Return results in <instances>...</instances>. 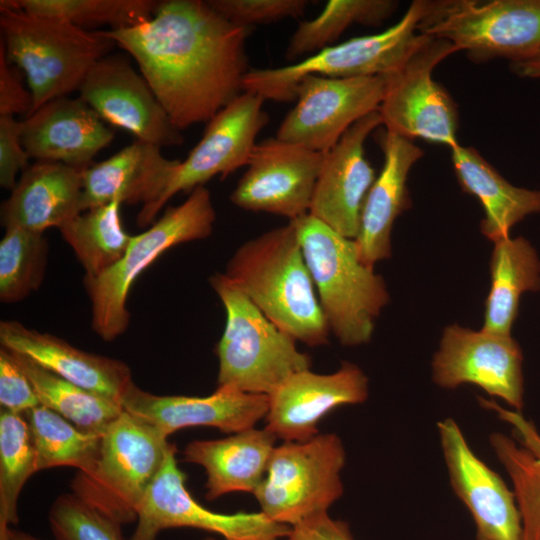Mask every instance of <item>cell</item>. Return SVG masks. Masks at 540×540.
<instances>
[{
    "instance_id": "cell-1",
    "label": "cell",
    "mask_w": 540,
    "mask_h": 540,
    "mask_svg": "<svg viewBox=\"0 0 540 540\" xmlns=\"http://www.w3.org/2000/svg\"><path fill=\"white\" fill-rule=\"evenodd\" d=\"M101 31L133 57L180 131L210 121L243 92L251 28L231 23L208 1H159L151 18Z\"/></svg>"
},
{
    "instance_id": "cell-2",
    "label": "cell",
    "mask_w": 540,
    "mask_h": 540,
    "mask_svg": "<svg viewBox=\"0 0 540 540\" xmlns=\"http://www.w3.org/2000/svg\"><path fill=\"white\" fill-rule=\"evenodd\" d=\"M225 274L296 341L308 346L328 343L331 331L292 221L242 244Z\"/></svg>"
},
{
    "instance_id": "cell-3",
    "label": "cell",
    "mask_w": 540,
    "mask_h": 540,
    "mask_svg": "<svg viewBox=\"0 0 540 540\" xmlns=\"http://www.w3.org/2000/svg\"><path fill=\"white\" fill-rule=\"evenodd\" d=\"M291 221L330 331L345 346L369 342L389 302L384 279L362 262L355 240L309 213Z\"/></svg>"
},
{
    "instance_id": "cell-4",
    "label": "cell",
    "mask_w": 540,
    "mask_h": 540,
    "mask_svg": "<svg viewBox=\"0 0 540 540\" xmlns=\"http://www.w3.org/2000/svg\"><path fill=\"white\" fill-rule=\"evenodd\" d=\"M1 42L8 62L21 69L32 96V112L79 90L91 68L115 46L101 30L31 14L0 4Z\"/></svg>"
},
{
    "instance_id": "cell-5",
    "label": "cell",
    "mask_w": 540,
    "mask_h": 540,
    "mask_svg": "<svg viewBox=\"0 0 540 540\" xmlns=\"http://www.w3.org/2000/svg\"><path fill=\"white\" fill-rule=\"evenodd\" d=\"M209 282L226 312L216 346L218 386L269 396L291 375L310 369V356L300 352L296 340L269 320L230 277L215 273Z\"/></svg>"
},
{
    "instance_id": "cell-6",
    "label": "cell",
    "mask_w": 540,
    "mask_h": 540,
    "mask_svg": "<svg viewBox=\"0 0 540 540\" xmlns=\"http://www.w3.org/2000/svg\"><path fill=\"white\" fill-rule=\"evenodd\" d=\"M215 220L209 190L196 187L184 202L168 207L152 226L132 236L124 256L114 266L95 278H84L94 332L104 341L122 335L130 320L127 297L137 277L168 249L209 237Z\"/></svg>"
},
{
    "instance_id": "cell-7",
    "label": "cell",
    "mask_w": 540,
    "mask_h": 540,
    "mask_svg": "<svg viewBox=\"0 0 540 540\" xmlns=\"http://www.w3.org/2000/svg\"><path fill=\"white\" fill-rule=\"evenodd\" d=\"M172 446L156 427L123 411L102 434L96 461L71 481L72 492L121 525L136 521Z\"/></svg>"
},
{
    "instance_id": "cell-8",
    "label": "cell",
    "mask_w": 540,
    "mask_h": 540,
    "mask_svg": "<svg viewBox=\"0 0 540 540\" xmlns=\"http://www.w3.org/2000/svg\"><path fill=\"white\" fill-rule=\"evenodd\" d=\"M429 6L430 0H415L386 30L332 44L290 65L250 68L243 79V91L265 100L290 102L295 100L298 82L308 75L352 78L391 74L424 39L418 26Z\"/></svg>"
},
{
    "instance_id": "cell-9",
    "label": "cell",
    "mask_w": 540,
    "mask_h": 540,
    "mask_svg": "<svg viewBox=\"0 0 540 540\" xmlns=\"http://www.w3.org/2000/svg\"><path fill=\"white\" fill-rule=\"evenodd\" d=\"M418 32L444 39L472 62H519L540 51V0H430Z\"/></svg>"
},
{
    "instance_id": "cell-10",
    "label": "cell",
    "mask_w": 540,
    "mask_h": 540,
    "mask_svg": "<svg viewBox=\"0 0 540 540\" xmlns=\"http://www.w3.org/2000/svg\"><path fill=\"white\" fill-rule=\"evenodd\" d=\"M345 460L343 443L333 433L276 446L254 493L261 512L290 527L327 512L343 494Z\"/></svg>"
},
{
    "instance_id": "cell-11",
    "label": "cell",
    "mask_w": 540,
    "mask_h": 540,
    "mask_svg": "<svg viewBox=\"0 0 540 540\" xmlns=\"http://www.w3.org/2000/svg\"><path fill=\"white\" fill-rule=\"evenodd\" d=\"M459 49L444 39L425 35L407 60L387 75L378 109L385 130L449 149L459 145L458 106L449 92L433 78L435 68Z\"/></svg>"
},
{
    "instance_id": "cell-12",
    "label": "cell",
    "mask_w": 540,
    "mask_h": 540,
    "mask_svg": "<svg viewBox=\"0 0 540 540\" xmlns=\"http://www.w3.org/2000/svg\"><path fill=\"white\" fill-rule=\"evenodd\" d=\"M386 83L387 75L305 76L297 84L295 105L275 137L327 153L354 123L378 111Z\"/></svg>"
},
{
    "instance_id": "cell-13",
    "label": "cell",
    "mask_w": 540,
    "mask_h": 540,
    "mask_svg": "<svg viewBox=\"0 0 540 540\" xmlns=\"http://www.w3.org/2000/svg\"><path fill=\"white\" fill-rule=\"evenodd\" d=\"M173 444L137 509L130 540H156L170 528H195L220 534L226 540H284L291 527L274 522L263 512L223 514L202 506L186 489Z\"/></svg>"
},
{
    "instance_id": "cell-14",
    "label": "cell",
    "mask_w": 540,
    "mask_h": 540,
    "mask_svg": "<svg viewBox=\"0 0 540 540\" xmlns=\"http://www.w3.org/2000/svg\"><path fill=\"white\" fill-rule=\"evenodd\" d=\"M264 101L256 93L243 91L208 121L202 138L180 161L161 198L145 215L137 217L138 226L153 223L177 193H190L217 175L225 178L247 166L256 138L269 121Z\"/></svg>"
},
{
    "instance_id": "cell-15",
    "label": "cell",
    "mask_w": 540,
    "mask_h": 540,
    "mask_svg": "<svg viewBox=\"0 0 540 540\" xmlns=\"http://www.w3.org/2000/svg\"><path fill=\"white\" fill-rule=\"evenodd\" d=\"M523 354L512 335L474 331L458 324L445 327L432 360V379L454 389L473 384L513 410L524 404Z\"/></svg>"
},
{
    "instance_id": "cell-16",
    "label": "cell",
    "mask_w": 540,
    "mask_h": 540,
    "mask_svg": "<svg viewBox=\"0 0 540 540\" xmlns=\"http://www.w3.org/2000/svg\"><path fill=\"white\" fill-rule=\"evenodd\" d=\"M325 153L277 137L257 142L230 194L237 207L295 220L309 213Z\"/></svg>"
},
{
    "instance_id": "cell-17",
    "label": "cell",
    "mask_w": 540,
    "mask_h": 540,
    "mask_svg": "<svg viewBox=\"0 0 540 540\" xmlns=\"http://www.w3.org/2000/svg\"><path fill=\"white\" fill-rule=\"evenodd\" d=\"M79 97L105 122L159 147L180 145L184 138L144 77L123 55H107L89 71Z\"/></svg>"
},
{
    "instance_id": "cell-18",
    "label": "cell",
    "mask_w": 540,
    "mask_h": 540,
    "mask_svg": "<svg viewBox=\"0 0 540 540\" xmlns=\"http://www.w3.org/2000/svg\"><path fill=\"white\" fill-rule=\"evenodd\" d=\"M451 486L470 512L479 540H522L513 491L468 445L452 418L437 424Z\"/></svg>"
},
{
    "instance_id": "cell-19",
    "label": "cell",
    "mask_w": 540,
    "mask_h": 540,
    "mask_svg": "<svg viewBox=\"0 0 540 540\" xmlns=\"http://www.w3.org/2000/svg\"><path fill=\"white\" fill-rule=\"evenodd\" d=\"M380 125L378 111L354 123L325 153L315 185L309 214L349 239L358 235L362 207L377 177L364 145Z\"/></svg>"
},
{
    "instance_id": "cell-20",
    "label": "cell",
    "mask_w": 540,
    "mask_h": 540,
    "mask_svg": "<svg viewBox=\"0 0 540 540\" xmlns=\"http://www.w3.org/2000/svg\"><path fill=\"white\" fill-rule=\"evenodd\" d=\"M369 381L360 367L343 362L330 374L306 369L287 378L269 398L266 426L284 442H302L319 434L320 420L342 405L366 401Z\"/></svg>"
},
{
    "instance_id": "cell-21",
    "label": "cell",
    "mask_w": 540,
    "mask_h": 540,
    "mask_svg": "<svg viewBox=\"0 0 540 540\" xmlns=\"http://www.w3.org/2000/svg\"><path fill=\"white\" fill-rule=\"evenodd\" d=\"M121 405L124 411L156 427L167 437L192 426L215 427L235 434L254 428L266 417L269 398L229 386H218L214 393L205 397L161 396L134 384Z\"/></svg>"
},
{
    "instance_id": "cell-22",
    "label": "cell",
    "mask_w": 540,
    "mask_h": 540,
    "mask_svg": "<svg viewBox=\"0 0 540 540\" xmlns=\"http://www.w3.org/2000/svg\"><path fill=\"white\" fill-rule=\"evenodd\" d=\"M114 138L113 131L80 97L53 99L22 121V143L30 158L80 170Z\"/></svg>"
},
{
    "instance_id": "cell-23",
    "label": "cell",
    "mask_w": 540,
    "mask_h": 540,
    "mask_svg": "<svg viewBox=\"0 0 540 540\" xmlns=\"http://www.w3.org/2000/svg\"><path fill=\"white\" fill-rule=\"evenodd\" d=\"M0 343L59 377L120 404L134 385L131 370L124 362L80 350L15 320L0 322Z\"/></svg>"
},
{
    "instance_id": "cell-24",
    "label": "cell",
    "mask_w": 540,
    "mask_h": 540,
    "mask_svg": "<svg viewBox=\"0 0 540 540\" xmlns=\"http://www.w3.org/2000/svg\"><path fill=\"white\" fill-rule=\"evenodd\" d=\"M179 163L165 158L161 147L135 140L83 170L84 211L119 201L141 203L137 217L145 215L163 195Z\"/></svg>"
},
{
    "instance_id": "cell-25",
    "label": "cell",
    "mask_w": 540,
    "mask_h": 540,
    "mask_svg": "<svg viewBox=\"0 0 540 540\" xmlns=\"http://www.w3.org/2000/svg\"><path fill=\"white\" fill-rule=\"evenodd\" d=\"M378 143L383 166L365 198L355 238L360 259L372 267L391 256L393 224L411 207L408 175L424 155L412 140L386 130L379 135Z\"/></svg>"
},
{
    "instance_id": "cell-26",
    "label": "cell",
    "mask_w": 540,
    "mask_h": 540,
    "mask_svg": "<svg viewBox=\"0 0 540 540\" xmlns=\"http://www.w3.org/2000/svg\"><path fill=\"white\" fill-rule=\"evenodd\" d=\"M82 172L54 162L28 166L1 205L2 226L39 233L62 227L84 212Z\"/></svg>"
},
{
    "instance_id": "cell-27",
    "label": "cell",
    "mask_w": 540,
    "mask_h": 540,
    "mask_svg": "<svg viewBox=\"0 0 540 540\" xmlns=\"http://www.w3.org/2000/svg\"><path fill=\"white\" fill-rule=\"evenodd\" d=\"M277 437L267 428H250L224 439L195 440L184 460L202 466L207 474L206 498L227 493H255L263 481Z\"/></svg>"
},
{
    "instance_id": "cell-28",
    "label": "cell",
    "mask_w": 540,
    "mask_h": 540,
    "mask_svg": "<svg viewBox=\"0 0 540 540\" xmlns=\"http://www.w3.org/2000/svg\"><path fill=\"white\" fill-rule=\"evenodd\" d=\"M450 151L459 185L483 207L480 230L486 238H507L513 226L540 213V190L511 184L474 147L459 144Z\"/></svg>"
},
{
    "instance_id": "cell-29",
    "label": "cell",
    "mask_w": 540,
    "mask_h": 540,
    "mask_svg": "<svg viewBox=\"0 0 540 540\" xmlns=\"http://www.w3.org/2000/svg\"><path fill=\"white\" fill-rule=\"evenodd\" d=\"M478 402L512 427V436L494 432L489 442L512 481L522 540H540V433L520 411L482 397Z\"/></svg>"
},
{
    "instance_id": "cell-30",
    "label": "cell",
    "mask_w": 540,
    "mask_h": 540,
    "mask_svg": "<svg viewBox=\"0 0 540 540\" xmlns=\"http://www.w3.org/2000/svg\"><path fill=\"white\" fill-rule=\"evenodd\" d=\"M491 286L485 302L482 330L511 335L521 296L540 290V258L522 236L494 242L490 260Z\"/></svg>"
},
{
    "instance_id": "cell-31",
    "label": "cell",
    "mask_w": 540,
    "mask_h": 540,
    "mask_svg": "<svg viewBox=\"0 0 540 540\" xmlns=\"http://www.w3.org/2000/svg\"><path fill=\"white\" fill-rule=\"evenodd\" d=\"M11 353L29 378L41 405L79 429L102 435L124 411L120 403L73 384L26 356Z\"/></svg>"
},
{
    "instance_id": "cell-32",
    "label": "cell",
    "mask_w": 540,
    "mask_h": 540,
    "mask_svg": "<svg viewBox=\"0 0 540 540\" xmlns=\"http://www.w3.org/2000/svg\"><path fill=\"white\" fill-rule=\"evenodd\" d=\"M121 203L86 210L59 228L85 269L84 278H95L114 266L132 238L122 226Z\"/></svg>"
},
{
    "instance_id": "cell-33",
    "label": "cell",
    "mask_w": 540,
    "mask_h": 540,
    "mask_svg": "<svg viewBox=\"0 0 540 540\" xmlns=\"http://www.w3.org/2000/svg\"><path fill=\"white\" fill-rule=\"evenodd\" d=\"M23 416L36 454L37 472L59 466L85 471L96 461L102 435L85 432L42 405Z\"/></svg>"
},
{
    "instance_id": "cell-34",
    "label": "cell",
    "mask_w": 540,
    "mask_h": 540,
    "mask_svg": "<svg viewBox=\"0 0 540 540\" xmlns=\"http://www.w3.org/2000/svg\"><path fill=\"white\" fill-rule=\"evenodd\" d=\"M397 7L398 2L392 0H329L317 17L299 21L289 40L286 59L293 61L332 45L354 24L379 26Z\"/></svg>"
},
{
    "instance_id": "cell-35",
    "label": "cell",
    "mask_w": 540,
    "mask_h": 540,
    "mask_svg": "<svg viewBox=\"0 0 540 540\" xmlns=\"http://www.w3.org/2000/svg\"><path fill=\"white\" fill-rule=\"evenodd\" d=\"M37 472L36 454L23 414L0 411V540L18 523L17 503L28 478Z\"/></svg>"
},
{
    "instance_id": "cell-36",
    "label": "cell",
    "mask_w": 540,
    "mask_h": 540,
    "mask_svg": "<svg viewBox=\"0 0 540 540\" xmlns=\"http://www.w3.org/2000/svg\"><path fill=\"white\" fill-rule=\"evenodd\" d=\"M153 0H1L0 4L25 12L55 17L86 29L108 25L111 29L134 26L154 14Z\"/></svg>"
},
{
    "instance_id": "cell-37",
    "label": "cell",
    "mask_w": 540,
    "mask_h": 540,
    "mask_svg": "<svg viewBox=\"0 0 540 540\" xmlns=\"http://www.w3.org/2000/svg\"><path fill=\"white\" fill-rule=\"evenodd\" d=\"M48 243L43 233L7 227L0 242V300L22 301L37 290L45 275Z\"/></svg>"
},
{
    "instance_id": "cell-38",
    "label": "cell",
    "mask_w": 540,
    "mask_h": 540,
    "mask_svg": "<svg viewBox=\"0 0 540 540\" xmlns=\"http://www.w3.org/2000/svg\"><path fill=\"white\" fill-rule=\"evenodd\" d=\"M49 523L56 540H124L120 523L73 493L61 495L54 501Z\"/></svg>"
},
{
    "instance_id": "cell-39",
    "label": "cell",
    "mask_w": 540,
    "mask_h": 540,
    "mask_svg": "<svg viewBox=\"0 0 540 540\" xmlns=\"http://www.w3.org/2000/svg\"><path fill=\"white\" fill-rule=\"evenodd\" d=\"M210 6L231 23L252 28L304 15L306 0H208Z\"/></svg>"
},
{
    "instance_id": "cell-40",
    "label": "cell",
    "mask_w": 540,
    "mask_h": 540,
    "mask_svg": "<svg viewBox=\"0 0 540 540\" xmlns=\"http://www.w3.org/2000/svg\"><path fill=\"white\" fill-rule=\"evenodd\" d=\"M0 404L19 414L41 405L29 378L4 347L0 349Z\"/></svg>"
},
{
    "instance_id": "cell-41",
    "label": "cell",
    "mask_w": 540,
    "mask_h": 540,
    "mask_svg": "<svg viewBox=\"0 0 540 540\" xmlns=\"http://www.w3.org/2000/svg\"><path fill=\"white\" fill-rule=\"evenodd\" d=\"M29 155L22 143V121L14 116H0V185L12 190L17 175L28 166Z\"/></svg>"
},
{
    "instance_id": "cell-42",
    "label": "cell",
    "mask_w": 540,
    "mask_h": 540,
    "mask_svg": "<svg viewBox=\"0 0 540 540\" xmlns=\"http://www.w3.org/2000/svg\"><path fill=\"white\" fill-rule=\"evenodd\" d=\"M32 105L30 91L21 83L0 44V116H14L15 114L28 116Z\"/></svg>"
},
{
    "instance_id": "cell-43",
    "label": "cell",
    "mask_w": 540,
    "mask_h": 540,
    "mask_svg": "<svg viewBox=\"0 0 540 540\" xmlns=\"http://www.w3.org/2000/svg\"><path fill=\"white\" fill-rule=\"evenodd\" d=\"M284 540H354L349 525L327 512L311 516L291 527Z\"/></svg>"
},
{
    "instance_id": "cell-44",
    "label": "cell",
    "mask_w": 540,
    "mask_h": 540,
    "mask_svg": "<svg viewBox=\"0 0 540 540\" xmlns=\"http://www.w3.org/2000/svg\"><path fill=\"white\" fill-rule=\"evenodd\" d=\"M509 67L520 78L540 79V51L529 59L510 63Z\"/></svg>"
},
{
    "instance_id": "cell-45",
    "label": "cell",
    "mask_w": 540,
    "mask_h": 540,
    "mask_svg": "<svg viewBox=\"0 0 540 540\" xmlns=\"http://www.w3.org/2000/svg\"><path fill=\"white\" fill-rule=\"evenodd\" d=\"M8 539L9 540H41L29 533L19 531L16 529H11V528L9 530Z\"/></svg>"
},
{
    "instance_id": "cell-46",
    "label": "cell",
    "mask_w": 540,
    "mask_h": 540,
    "mask_svg": "<svg viewBox=\"0 0 540 540\" xmlns=\"http://www.w3.org/2000/svg\"><path fill=\"white\" fill-rule=\"evenodd\" d=\"M204 540H219V539H216V538H213V537H207ZM222 540H226V539H222Z\"/></svg>"
},
{
    "instance_id": "cell-47",
    "label": "cell",
    "mask_w": 540,
    "mask_h": 540,
    "mask_svg": "<svg viewBox=\"0 0 540 540\" xmlns=\"http://www.w3.org/2000/svg\"><path fill=\"white\" fill-rule=\"evenodd\" d=\"M476 540H479V539H476Z\"/></svg>"
}]
</instances>
